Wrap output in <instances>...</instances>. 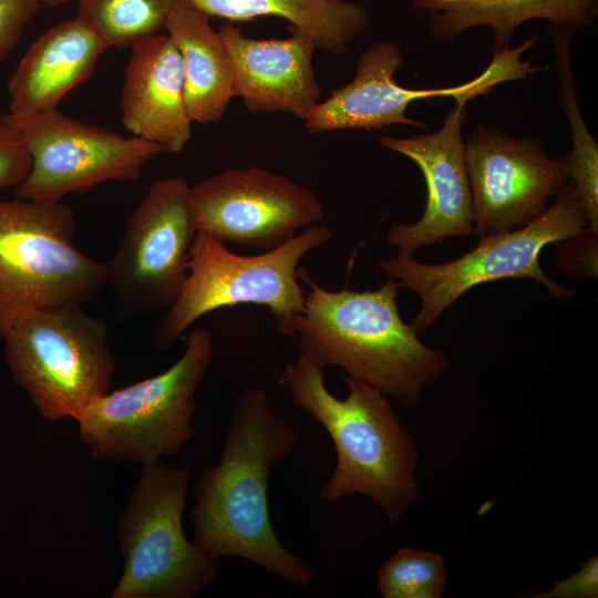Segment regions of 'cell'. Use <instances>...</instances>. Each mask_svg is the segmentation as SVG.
<instances>
[{"mask_svg":"<svg viewBox=\"0 0 598 598\" xmlns=\"http://www.w3.org/2000/svg\"><path fill=\"white\" fill-rule=\"evenodd\" d=\"M297 440L296 429L275 412L268 393L247 389L235 404L218 463L206 465L194 485L189 518L193 543L210 558H241L308 587L315 573L278 538L268 504L270 473Z\"/></svg>","mask_w":598,"mask_h":598,"instance_id":"obj_1","label":"cell"},{"mask_svg":"<svg viewBox=\"0 0 598 598\" xmlns=\"http://www.w3.org/2000/svg\"><path fill=\"white\" fill-rule=\"evenodd\" d=\"M324 369L300 353L280 379L293 402L324 427L336 450L334 471L319 497L334 503L364 495L389 522H396L420 494L415 442L386 394L347 375L348 395L339 399L326 385Z\"/></svg>","mask_w":598,"mask_h":598,"instance_id":"obj_2","label":"cell"},{"mask_svg":"<svg viewBox=\"0 0 598 598\" xmlns=\"http://www.w3.org/2000/svg\"><path fill=\"white\" fill-rule=\"evenodd\" d=\"M299 279L309 286L295 321L300 352L324 368H342L405 408L420 405L424 389L441 378L450 361L402 320L395 279L388 277L380 288L363 291H330L300 267Z\"/></svg>","mask_w":598,"mask_h":598,"instance_id":"obj_3","label":"cell"},{"mask_svg":"<svg viewBox=\"0 0 598 598\" xmlns=\"http://www.w3.org/2000/svg\"><path fill=\"white\" fill-rule=\"evenodd\" d=\"M331 238L327 226L313 224L275 249L244 256L209 234L197 231L184 283L152 332L153 349L157 353L167 351L197 319L240 303L266 307L279 333L295 338V321L305 308L299 262Z\"/></svg>","mask_w":598,"mask_h":598,"instance_id":"obj_4","label":"cell"},{"mask_svg":"<svg viewBox=\"0 0 598 598\" xmlns=\"http://www.w3.org/2000/svg\"><path fill=\"white\" fill-rule=\"evenodd\" d=\"M62 202L0 200V340L27 311L82 306L106 286V265L78 249Z\"/></svg>","mask_w":598,"mask_h":598,"instance_id":"obj_5","label":"cell"},{"mask_svg":"<svg viewBox=\"0 0 598 598\" xmlns=\"http://www.w3.org/2000/svg\"><path fill=\"white\" fill-rule=\"evenodd\" d=\"M213 355L212 334L195 328L168 369L92 402L75 420L91 455L145 466L177 454L194 435L195 394Z\"/></svg>","mask_w":598,"mask_h":598,"instance_id":"obj_6","label":"cell"},{"mask_svg":"<svg viewBox=\"0 0 598 598\" xmlns=\"http://www.w3.org/2000/svg\"><path fill=\"white\" fill-rule=\"evenodd\" d=\"M586 227L582 204L568 181L538 218L517 229L482 236L476 247L452 261L424 264L414 256H395L378 266L399 287L420 297L421 308L410 323L420 336L461 296L482 283L530 278L544 285L554 299L571 297L575 290L550 279L539 256L547 245L569 239Z\"/></svg>","mask_w":598,"mask_h":598,"instance_id":"obj_7","label":"cell"},{"mask_svg":"<svg viewBox=\"0 0 598 598\" xmlns=\"http://www.w3.org/2000/svg\"><path fill=\"white\" fill-rule=\"evenodd\" d=\"M2 340L12 380L47 420H76L109 392L115 361L106 326L82 306L27 311Z\"/></svg>","mask_w":598,"mask_h":598,"instance_id":"obj_8","label":"cell"},{"mask_svg":"<svg viewBox=\"0 0 598 598\" xmlns=\"http://www.w3.org/2000/svg\"><path fill=\"white\" fill-rule=\"evenodd\" d=\"M130 502L118 519L123 574L112 598H192L218 575L183 528L189 481L187 466H142Z\"/></svg>","mask_w":598,"mask_h":598,"instance_id":"obj_9","label":"cell"},{"mask_svg":"<svg viewBox=\"0 0 598 598\" xmlns=\"http://www.w3.org/2000/svg\"><path fill=\"white\" fill-rule=\"evenodd\" d=\"M189 188L183 178H159L126 219L117 249L105 264L106 285L124 311L152 315L176 299L197 234Z\"/></svg>","mask_w":598,"mask_h":598,"instance_id":"obj_10","label":"cell"},{"mask_svg":"<svg viewBox=\"0 0 598 598\" xmlns=\"http://www.w3.org/2000/svg\"><path fill=\"white\" fill-rule=\"evenodd\" d=\"M13 116L32 159L13 189L22 199L61 202L109 181H135L146 163L166 153L155 143L83 123L58 109Z\"/></svg>","mask_w":598,"mask_h":598,"instance_id":"obj_11","label":"cell"},{"mask_svg":"<svg viewBox=\"0 0 598 598\" xmlns=\"http://www.w3.org/2000/svg\"><path fill=\"white\" fill-rule=\"evenodd\" d=\"M537 37L527 39L514 49L493 54L487 68L472 80L445 87L410 89L400 85L395 72L403 65L399 47L392 41H377L359 58L354 78L344 86L318 102L303 120L311 133L361 128L375 130L403 124L426 127L421 120L409 117L408 106L421 99L453 97L455 103L468 102L487 94L496 85L524 79L539 68L522 55L536 43Z\"/></svg>","mask_w":598,"mask_h":598,"instance_id":"obj_12","label":"cell"},{"mask_svg":"<svg viewBox=\"0 0 598 598\" xmlns=\"http://www.w3.org/2000/svg\"><path fill=\"white\" fill-rule=\"evenodd\" d=\"M189 197L197 231L264 251L323 217L315 192L259 167L215 174L192 186Z\"/></svg>","mask_w":598,"mask_h":598,"instance_id":"obj_13","label":"cell"},{"mask_svg":"<svg viewBox=\"0 0 598 598\" xmlns=\"http://www.w3.org/2000/svg\"><path fill=\"white\" fill-rule=\"evenodd\" d=\"M465 154L480 237L532 223L569 181L565 156H550L537 136L480 125L465 140Z\"/></svg>","mask_w":598,"mask_h":598,"instance_id":"obj_14","label":"cell"},{"mask_svg":"<svg viewBox=\"0 0 598 598\" xmlns=\"http://www.w3.org/2000/svg\"><path fill=\"white\" fill-rule=\"evenodd\" d=\"M467 103L458 102L443 120L440 130L409 137L380 135L382 146L412 159L426 186V204L414 224L393 223L385 236L396 256H413L426 246L450 237L475 235L474 213L462 128Z\"/></svg>","mask_w":598,"mask_h":598,"instance_id":"obj_15","label":"cell"},{"mask_svg":"<svg viewBox=\"0 0 598 598\" xmlns=\"http://www.w3.org/2000/svg\"><path fill=\"white\" fill-rule=\"evenodd\" d=\"M219 33L231 63L234 94L249 111L307 117L321 94L312 68L319 47L312 37L293 30L286 39L258 40L233 24Z\"/></svg>","mask_w":598,"mask_h":598,"instance_id":"obj_16","label":"cell"},{"mask_svg":"<svg viewBox=\"0 0 598 598\" xmlns=\"http://www.w3.org/2000/svg\"><path fill=\"white\" fill-rule=\"evenodd\" d=\"M120 109L121 122L133 136L179 153L192 138L185 102L182 56L167 34L131 47Z\"/></svg>","mask_w":598,"mask_h":598,"instance_id":"obj_17","label":"cell"},{"mask_svg":"<svg viewBox=\"0 0 598 598\" xmlns=\"http://www.w3.org/2000/svg\"><path fill=\"white\" fill-rule=\"evenodd\" d=\"M109 48L76 17L49 29L30 45L9 80L10 113L56 110L69 92L91 76Z\"/></svg>","mask_w":598,"mask_h":598,"instance_id":"obj_18","label":"cell"},{"mask_svg":"<svg viewBox=\"0 0 598 598\" xmlns=\"http://www.w3.org/2000/svg\"><path fill=\"white\" fill-rule=\"evenodd\" d=\"M429 14L432 37L452 41L466 30L488 27L493 31L491 52L509 48L516 29L530 20L584 27L598 14V0H410Z\"/></svg>","mask_w":598,"mask_h":598,"instance_id":"obj_19","label":"cell"},{"mask_svg":"<svg viewBox=\"0 0 598 598\" xmlns=\"http://www.w3.org/2000/svg\"><path fill=\"white\" fill-rule=\"evenodd\" d=\"M209 18L182 2L166 27L183 60L188 114L193 122L202 124L220 120L235 97L229 54Z\"/></svg>","mask_w":598,"mask_h":598,"instance_id":"obj_20","label":"cell"},{"mask_svg":"<svg viewBox=\"0 0 598 598\" xmlns=\"http://www.w3.org/2000/svg\"><path fill=\"white\" fill-rule=\"evenodd\" d=\"M209 17L249 21L258 17H278L293 30L312 37L319 49L341 53L364 31L367 10L346 0H183Z\"/></svg>","mask_w":598,"mask_h":598,"instance_id":"obj_21","label":"cell"},{"mask_svg":"<svg viewBox=\"0 0 598 598\" xmlns=\"http://www.w3.org/2000/svg\"><path fill=\"white\" fill-rule=\"evenodd\" d=\"M575 32L573 27L553 23L548 27L559 80V104L571 137V151L565 155L566 172L582 204L586 229L598 235V144L584 121L577 99L570 54Z\"/></svg>","mask_w":598,"mask_h":598,"instance_id":"obj_22","label":"cell"},{"mask_svg":"<svg viewBox=\"0 0 598 598\" xmlns=\"http://www.w3.org/2000/svg\"><path fill=\"white\" fill-rule=\"evenodd\" d=\"M183 0H79L76 18L109 47H133L166 30Z\"/></svg>","mask_w":598,"mask_h":598,"instance_id":"obj_23","label":"cell"},{"mask_svg":"<svg viewBox=\"0 0 598 598\" xmlns=\"http://www.w3.org/2000/svg\"><path fill=\"white\" fill-rule=\"evenodd\" d=\"M446 581L444 558L432 550L401 547L377 570L383 598H441Z\"/></svg>","mask_w":598,"mask_h":598,"instance_id":"obj_24","label":"cell"},{"mask_svg":"<svg viewBox=\"0 0 598 598\" xmlns=\"http://www.w3.org/2000/svg\"><path fill=\"white\" fill-rule=\"evenodd\" d=\"M31 155L14 116L0 115V192L19 186L31 169Z\"/></svg>","mask_w":598,"mask_h":598,"instance_id":"obj_25","label":"cell"},{"mask_svg":"<svg viewBox=\"0 0 598 598\" xmlns=\"http://www.w3.org/2000/svg\"><path fill=\"white\" fill-rule=\"evenodd\" d=\"M597 239L587 229L557 244V265L574 276L597 277Z\"/></svg>","mask_w":598,"mask_h":598,"instance_id":"obj_26","label":"cell"},{"mask_svg":"<svg viewBox=\"0 0 598 598\" xmlns=\"http://www.w3.org/2000/svg\"><path fill=\"white\" fill-rule=\"evenodd\" d=\"M579 569L564 579H556L551 589L545 592L519 595L533 598H597L598 557L591 556L581 561Z\"/></svg>","mask_w":598,"mask_h":598,"instance_id":"obj_27","label":"cell"},{"mask_svg":"<svg viewBox=\"0 0 598 598\" xmlns=\"http://www.w3.org/2000/svg\"><path fill=\"white\" fill-rule=\"evenodd\" d=\"M40 7L34 0H0V63L16 48L23 28Z\"/></svg>","mask_w":598,"mask_h":598,"instance_id":"obj_28","label":"cell"},{"mask_svg":"<svg viewBox=\"0 0 598 598\" xmlns=\"http://www.w3.org/2000/svg\"><path fill=\"white\" fill-rule=\"evenodd\" d=\"M40 6H47V7H59L63 3L68 2L69 0H34Z\"/></svg>","mask_w":598,"mask_h":598,"instance_id":"obj_29","label":"cell"}]
</instances>
